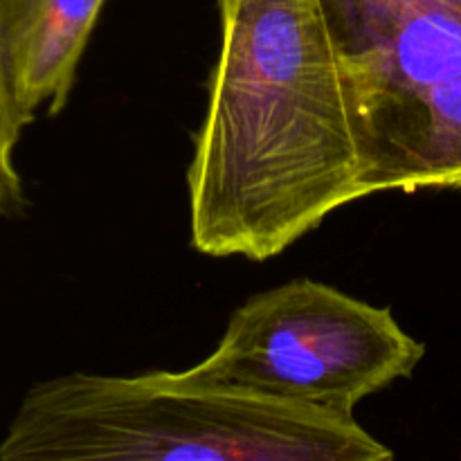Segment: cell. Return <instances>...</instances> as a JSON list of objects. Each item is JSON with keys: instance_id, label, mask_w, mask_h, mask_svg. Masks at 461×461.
<instances>
[{"instance_id": "4", "label": "cell", "mask_w": 461, "mask_h": 461, "mask_svg": "<svg viewBox=\"0 0 461 461\" xmlns=\"http://www.w3.org/2000/svg\"><path fill=\"white\" fill-rule=\"evenodd\" d=\"M426 345L374 306L313 279L257 293L230 315L219 347L192 378L354 414L356 405L410 378Z\"/></svg>"}, {"instance_id": "6", "label": "cell", "mask_w": 461, "mask_h": 461, "mask_svg": "<svg viewBox=\"0 0 461 461\" xmlns=\"http://www.w3.org/2000/svg\"><path fill=\"white\" fill-rule=\"evenodd\" d=\"M23 129L25 124L14 106L0 61V216L5 219L21 216L27 207L23 178L16 167V144Z\"/></svg>"}, {"instance_id": "3", "label": "cell", "mask_w": 461, "mask_h": 461, "mask_svg": "<svg viewBox=\"0 0 461 461\" xmlns=\"http://www.w3.org/2000/svg\"><path fill=\"white\" fill-rule=\"evenodd\" d=\"M360 192H461V0H322Z\"/></svg>"}, {"instance_id": "2", "label": "cell", "mask_w": 461, "mask_h": 461, "mask_svg": "<svg viewBox=\"0 0 461 461\" xmlns=\"http://www.w3.org/2000/svg\"><path fill=\"white\" fill-rule=\"evenodd\" d=\"M0 461H394V453L354 414L187 372H72L27 390Z\"/></svg>"}, {"instance_id": "1", "label": "cell", "mask_w": 461, "mask_h": 461, "mask_svg": "<svg viewBox=\"0 0 461 461\" xmlns=\"http://www.w3.org/2000/svg\"><path fill=\"white\" fill-rule=\"evenodd\" d=\"M221 52L187 169L207 257H277L360 192L340 57L322 0H219Z\"/></svg>"}, {"instance_id": "5", "label": "cell", "mask_w": 461, "mask_h": 461, "mask_svg": "<svg viewBox=\"0 0 461 461\" xmlns=\"http://www.w3.org/2000/svg\"><path fill=\"white\" fill-rule=\"evenodd\" d=\"M106 0H0V61L23 124L66 108Z\"/></svg>"}]
</instances>
